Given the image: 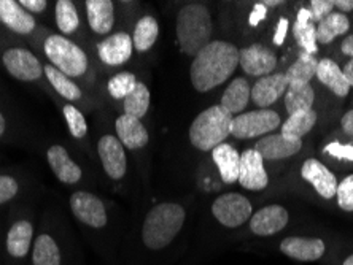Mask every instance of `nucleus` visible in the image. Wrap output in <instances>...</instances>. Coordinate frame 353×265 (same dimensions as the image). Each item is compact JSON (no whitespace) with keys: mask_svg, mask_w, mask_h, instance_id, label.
Segmentation results:
<instances>
[{"mask_svg":"<svg viewBox=\"0 0 353 265\" xmlns=\"http://www.w3.org/2000/svg\"><path fill=\"white\" fill-rule=\"evenodd\" d=\"M51 65L67 76H81L88 70V56L79 45L62 35H50L43 45Z\"/></svg>","mask_w":353,"mask_h":265,"instance_id":"nucleus-5","label":"nucleus"},{"mask_svg":"<svg viewBox=\"0 0 353 265\" xmlns=\"http://www.w3.org/2000/svg\"><path fill=\"white\" fill-rule=\"evenodd\" d=\"M56 23L62 34H74L80 25L79 12L74 2L70 0H59L56 3Z\"/></svg>","mask_w":353,"mask_h":265,"instance_id":"nucleus-36","label":"nucleus"},{"mask_svg":"<svg viewBox=\"0 0 353 265\" xmlns=\"http://www.w3.org/2000/svg\"><path fill=\"white\" fill-rule=\"evenodd\" d=\"M301 175L305 181L314 186L315 191L323 197V199H333L337 191V180L334 173L325 167L320 160L307 159L301 169Z\"/></svg>","mask_w":353,"mask_h":265,"instance_id":"nucleus-14","label":"nucleus"},{"mask_svg":"<svg viewBox=\"0 0 353 265\" xmlns=\"http://www.w3.org/2000/svg\"><path fill=\"white\" fill-rule=\"evenodd\" d=\"M214 23L205 5L191 3L180 10L176 17V40L186 56H197L210 43Z\"/></svg>","mask_w":353,"mask_h":265,"instance_id":"nucleus-2","label":"nucleus"},{"mask_svg":"<svg viewBox=\"0 0 353 265\" xmlns=\"http://www.w3.org/2000/svg\"><path fill=\"white\" fill-rule=\"evenodd\" d=\"M344 265H353V254L352 256H349L345 259V262H344Z\"/></svg>","mask_w":353,"mask_h":265,"instance_id":"nucleus-51","label":"nucleus"},{"mask_svg":"<svg viewBox=\"0 0 353 265\" xmlns=\"http://www.w3.org/2000/svg\"><path fill=\"white\" fill-rule=\"evenodd\" d=\"M43 74L46 75V78H48L51 86H53L62 97L67 98V100H79V98H81L80 87L77 86L69 76L56 69V67L45 65Z\"/></svg>","mask_w":353,"mask_h":265,"instance_id":"nucleus-34","label":"nucleus"},{"mask_svg":"<svg viewBox=\"0 0 353 265\" xmlns=\"http://www.w3.org/2000/svg\"><path fill=\"white\" fill-rule=\"evenodd\" d=\"M314 100L315 94L310 85H290L285 94V108L292 116L294 113L312 110Z\"/></svg>","mask_w":353,"mask_h":265,"instance_id":"nucleus-28","label":"nucleus"},{"mask_svg":"<svg viewBox=\"0 0 353 265\" xmlns=\"http://www.w3.org/2000/svg\"><path fill=\"white\" fill-rule=\"evenodd\" d=\"M19 5L28 13H41V12H45L46 5L48 3H46L45 0H21Z\"/></svg>","mask_w":353,"mask_h":265,"instance_id":"nucleus-43","label":"nucleus"},{"mask_svg":"<svg viewBox=\"0 0 353 265\" xmlns=\"http://www.w3.org/2000/svg\"><path fill=\"white\" fill-rule=\"evenodd\" d=\"M0 23L19 35H28L35 29L32 14L14 0H0Z\"/></svg>","mask_w":353,"mask_h":265,"instance_id":"nucleus-20","label":"nucleus"},{"mask_svg":"<svg viewBox=\"0 0 353 265\" xmlns=\"http://www.w3.org/2000/svg\"><path fill=\"white\" fill-rule=\"evenodd\" d=\"M268 14V7L264 3H256L255 8H253V12L250 14V19H248V23L250 25H258L261 21L266 18Z\"/></svg>","mask_w":353,"mask_h":265,"instance_id":"nucleus-45","label":"nucleus"},{"mask_svg":"<svg viewBox=\"0 0 353 265\" xmlns=\"http://www.w3.org/2000/svg\"><path fill=\"white\" fill-rule=\"evenodd\" d=\"M325 243L320 238L288 237L280 243V251L285 256L303 262H314L325 254Z\"/></svg>","mask_w":353,"mask_h":265,"instance_id":"nucleus-15","label":"nucleus"},{"mask_svg":"<svg viewBox=\"0 0 353 265\" xmlns=\"http://www.w3.org/2000/svg\"><path fill=\"white\" fill-rule=\"evenodd\" d=\"M2 64L19 81H37L43 75L39 57L26 48H8L2 54Z\"/></svg>","mask_w":353,"mask_h":265,"instance_id":"nucleus-8","label":"nucleus"},{"mask_svg":"<svg viewBox=\"0 0 353 265\" xmlns=\"http://www.w3.org/2000/svg\"><path fill=\"white\" fill-rule=\"evenodd\" d=\"M325 153H330L334 158L353 160V147L350 145H339V143H330L328 147L325 148Z\"/></svg>","mask_w":353,"mask_h":265,"instance_id":"nucleus-42","label":"nucleus"},{"mask_svg":"<svg viewBox=\"0 0 353 265\" xmlns=\"http://www.w3.org/2000/svg\"><path fill=\"white\" fill-rule=\"evenodd\" d=\"M280 3H282V2H266L264 5H266V7H268V5H271V7H277V5H280Z\"/></svg>","mask_w":353,"mask_h":265,"instance_id":"nucleus-52","label":"nucleus"},{"mask_svg":"<svg viewBox=\"0 0 353 265\" xmlns=\"http://www.w3.org/2000/svg\"><path fill=\"white\" fill-rule=\"evenodd\" d=\"M212 158L220 170L221 180L228 184H232L239 181V173H241V154L237 153L234 147L228 143H221L212 151Z\"/></svg>","mask_w":353,"mask_h":265,"instance_id":"nucleus-23","label":"nucleus"},{"mask_svg":"<svg viewBox=\"0 0 353 265\" xmlns=\"http://www.w3.org/2000/svg\"><path fill=\"white\" fill-rule=\"evenodd\" d=\"M334 0H312L310 2V13H312V21H323L328 14L333 13Z\"/></svg>","mask_w":353,"mask_h":265,"instance_id":"nucleus-41","label":"nucleus"},{"mask_svg":"<svg viewBox=\"0 0 353 265\" xmlns=\"http://www.w3.org/2000/svg\"><path fill=\"white\" fill-rule=\"evenodd\" d=\"M150 98H152V94H150L147 85H143V83H137L136 89L124 98V105H123L124 114L142 119L148 112Z\"/></svg>","mask_w":353,"mask_h":265,"instance_id":"nucleus-35","label":"nucleus"},{"mask_svg":"<svg viewBox=\"0 0 353 265\" xmlns=\"http://www.w3.org/2000/svg\"><path fill=\"white\" fill-rule=\"evenodd\" d=\"M310 19H312L310 10L301 8L293 25V34L296 41L304 50V53L314 56L319 48H316V28L310 23Z\"/></svg>","mask_w":353,"mask_h":265,"instance_id":"nucleus-27","label":"nucleus"},{"mask_svg":"<svg viewBox=\"0 0 353 265\" xmlns=\"http://www.w3.org/2000/svg\"><path fill=\"white\" fill-rule=\"evenodd\" d=\"M280 126V116L272 110H261L241 113L232 119L231 135L239 140L253 138L275 131Z\"/></svg>","mask_w":353,"mask_h":265,"instance_id":"nucleus-6","label":"nucleus"},{"mask_svg":"<svg viewBox=\"0 0 353 265\" xmlns=\"http://www.w3.org/2000/svg\"><path fill=\"white\" fill-rule=\"evenodd\" d=\"M5 129H7V121H5L2 112H0V137L5 134Z\"/></svg>","mask_w":353,"mask_h":265,"instance_id":"nucleus-50","label":"nucleus"},{"mask_svg":"<svg viewBox=\"0 0 353 265\" xmlns=\"http://www.w3.org/2000/svg\"><path fill=\"white\" fill-rule=\"evenodd\" d=\"M86 14L90 28L99 35H105L115 24V7L110 0H88Z\"/></svg>","mask_w":353,"mask_h":265,"instance_id":"nucleus-22","label":"nucleus"},{"mask_svg":"<svg viewBox=\"0 0 353 265\" xmlns=\"http://www.w3.org/2000/svg\"><path fill=\"white\" fill-rule=\"evenodd\" d=\"M186 213L179 204H161L148 211L145 218L142 238L150 249H163L170 245L185 224Z\"/></svg>","mask_w":353,"mask_h":265,"instance_id":"nucleus-3","label":"nucleus"},{"mask_svg":"<svg viewBox=\"0 0 353 265\" xmlns=\"http://www.w3.org/2000/svg\"><path fill=\"white\" fill-rule=\"evenodd\" d=\"M316 123V113L314 110L299 112L290 116L282 126V135L288 138H303L312 131Z\"/></svg>","mask_w":353,"mask_h":265,"instance_id":"nucleus-33","label":"nucleus"},{"mask_svg":"<svg viewBox=\"0 0 353 265\" xmlns=\"http://www.w3.org/2000/svg\"><path fill=\"white\" fill-rule=\"evenodd\" d=\"M334 7L341 8L342 12H352L353 0H334Z\"/></svg>","mask_w":353,"mask_h":265,"instance_id":"nucleus-48","label":"nucleus"},{"mask_svg":"<svg viewBox=\"0 0 353 265\" xmlns=\"http://www.w3.org/2000/svg\"><path fill=\"white\" fill-rule=\"evenodd\" d=\"M288 89V81L285 74H274L259 78L252 89V98L258 107H271Z\"/></svg>","mask_w":353,"mask_h":265,"instance_id":"nucleus-18","label":"nucleus"},{"mask_svg":"<svg viewBox=\"0 0 353 265\" xmlns=\"http://www.w3.org/2000/svg\"><path fill=\"white\" fill-rule=\"evenodd\" d=\"M62 113H64V118L67 121V126H69L72 137L74 138L86 137L88 124H86L85 116H83L79 108L70 105V103H67V105H64V108H62Z\"/></svg>","mask_w":353,"mask_h":265,"instance_id":"nucleus-38","label":"nucleus"},{"mask_svg":"<svg viewBox=\"0 0 353 265\" xmlns=\"http://www.w3.org/2000/svg\"><path fill=\"white\" fill-rule=\"evenodd\" d=\"M137 78L134 76L129 72H121V74H117L108 80V92L113 98H126L131 92L136 89L137 86Z\"/></svg>","mask_w":353,"mask_h":265,"instance_id":"nucleus-37","label":"nucleus"},{"mask_svg":"<svg viewBox=\"0 0 353 265\" xmlns=\"http://www.w3.org/2000/svg\"><path fill=\"white\" fill-rule=\"evenodd\" d=\"M117 135L123 147L128 149L143 148L148 143V132L142 121L129 114H123L117 119Z\"/></svg>","mask_w":353,"mask_h":265,"instance_id":"nucleus-21","label":"nucleus"},{"mask_svg":"<svg viewBox=\"0 0 353 265\" xmlns=\"http://www.w3.org/2000/svg\"><path fill=\"white\" fill-rule=\"evenodd\" d=\"M316 67H319V62H316L312 54H301L298 59H296L292 67L287 70L285 78H287L288 86L290 85H309V81L316 75Z\"/></svg>","mask_w":353,"mask_h":265,"instance_id":"nucleus-30","label":"nucleus"},{"mask_svg":"<svg viewBox=\"0 0 353 265\" xmlns=\"http://www.w3.org/2000/svg\"><path fill=\"white\" fill-rule=\"evenodd\" d=\"M341 126L344 129V132H347L349 135H353V110L347 112L344 116H342Z\"/></svg>","mask_w":353,"mask_h":265,"instance_id":"nucleus-46","label":"nucleus"},{"mask_svg":"<svg viewBox=\"0 0 353 265\" xmlns=\"http://www.w3.org/2000/svg\"><path fill=\"white\" fill-rule=\"evenodd\" d=\"M239 183L248 191H261L269 184L268 171L264 169V159L258 151L245 149L241 154V173Z\"/></svg>","mask_w":353,"mask_h":265,"instance_id":"nucleus-11","label":"nucleus"},{"mask_svg":"<svg viewBox=\"0 0 353 265\" xmlns=\"http://www.w3.org/2000/svg\"><path fill=\"white\" fill-rule=\"evenodd\" d=\"M70 210L77 220L92 229L107 224V211L97 195L86 191L74 192L70 195Z\"/></svg>","mask_w":353,"mask_h":265,"instance_id":"nucleus-9","label":"nucleus"},{"mask_svg":"<svg viewBox=\"0 0 353 265\" xmlns=\"http://www.w3.org/2000/svg\"><path fill=\"white\" fill-rule=\"evenodd\" d=\"M344 75H345V78H347V81H349V85L353 86V59L349 62V64L345 65Z\"/></svg>","mask_w":353,"mask_h":265,"instance_id":"nucleus-49","label":"nucleus"},{"mask_svg":"<svg viewBox=\"0 0 353 265\" xmlns=\"http://www.w3.org/2000/svg\"><path fill=\"white\" fill-rule=\"evenodd\" d=\"M34 265H61V251L58 243L48 233H41L32 246Z\"/></svg>","mask_w":353,"mask_h":265,"instance_id":"nucleus-31","label":"nucleus"},{"mask_svg":"<svg viewBox=\"0 0 353 265\" xmlns=\"http://www.w3.org/2000/svg\"><path fill=\"white\" fill-rule=\"evenodd\" d=\"M350 28V21L342 13H331L323 21H320L316 28V41L328 45L339 35L347 34Z\"/></svg>","mask_w":353,"mask_h":265,"instance_id":"nucleus-29","label":"nucleus"},{"mask_svg":"<svg viewBox=\"0 0 353 265\" xmlns=\"http://www.w3.org/2000/svg\"><path fill=\"white\" fill-rule=\"evenodd\" d=\"M159 35L158 21L152 17H143L137 21L132 35V45L139 53H145L157 43Z\"/></svg>","mask_w":353,"mask_h":265,"instance_id":"nucleus-32","label":"nucleus"},{"mask_svg":"<svg viewBox=\"0 0 353 265\" xmlns=\"http://www.w3.org/2000/svg\"><path fill=\"white\" fill-rule=\"evenodd\" d=\"M337 204L342 210L353 211V175H349L342 183L337 184Z\"/></svg>","mask_w":353,"mask_h":265,"instance_id":"nucleus-39","label":"nucleus"},{"mask_svg":"<svg viewBox=\"0 0 353 265\" xmlns=\"http://www.w3.org/2000/svg\"><path fill=\"white\" fill-rule=\"evenodd\" d=\"M46 159L56 178L65 184H75L81 180V169L70 159L69 153L61 145H53L46 153Z\"/></svg>","mask_w":353,"mask_h":265,"instance_id":"nucleus-19","label":"nucleus"},{"mask_svg":"<svg viewBox=\"0 0 353 265\" xmlns=\"http://www.w3.org/2000/svg\"><path fill=\"white\" fill-rule=\"evenodd\" d=\"M19 191L18 181L8 175H0V205L14 199Z\"/></svg>","mask_w":353,"mask_h":265,"instance_id":"nucleus-40","label":"nucleus"},{"mask_svg":"<svg viewBox=\"0 0 353 265\" xmlns=\"http://www.w3.org/2000/svg\"><path fill=\"white\" fill-rule=\"evenodd\" d=\"M34 226L29 221H17L7 233V251L14 259H23L32 245Z\"/></svg>","mask_w":353,"mask_h":265,"instance_id":"nucleus-24","label":"nucleus"},{"mask_svg":"<svg viewBox=\"0 0 353 265\" xmlns=\"http://www.w3.org/2000/svg\"><path fill=\"white\" fill-rule=\"evenodd\" d=\"M241 62V53L228 41H210L194 57L190 69L191 83L197 92H209L228 81Z\"/></svg>","mask_w":353,"mask_h":265,"instance_id":"nucleus-1","label":"nucleus"},{"mask_svg":"<svg viewBox=\"0 0 353 265\" xmlns=\"http://www.w3.org/2000/svg\"><path fill=\"white\" fill-rule=\"evenodd\" d=\"M316 76L323 83L325 86H328L336 96L345 97L350 91V85L347 81L344 75V70L331 59H321L319 61V67H316Z\"/></svg>","mask_w":353,"mask_h":265,"instance_id":"nucleus-26","label":"nucleus"},{"mask_svg":"<svg viewBox=\"0 0 353 265\" xmlns=\"http://www.w3.org/2000/svg\"><path fill=\"white\" fill-rule=\"evenodd\" d=\"M250 98L252 87L248 85V81L245 78H236V80H232L230 83V86L226 87L225 94L221 97L220 105L234 116V114H241L245 110Z\"/></svg>","mask_w":353,"mask_h":265,"instance_id":"nucleus-25","label":"nucleus"},{"mask_svg":"<svg viewBox=\"0 0 353 265\" xmlns=\"http://www.w3.org/2000/svg\"><path fill=\"white\" fill-rule=\"evenodd\" d=\"M252 204L247 197H243L237 192H230L218 197L212 205V213L216 218V221L225 227H239L243 222L250 220L252 216Z\"/></svg>","mask_w":353,"mask_h":265,"instance_id":"nucleus-7","label":"nucleus"},{"mask_svg":"<svg viewBox=\"0 0 353 265\" xmlns=\"http://www.w3.org/2000/svg\"><path fill=\"white\" fill-rule=\"evenodd\" d=\"M234 116L221 105L209 107L197 114L190 127V142L201 151H214L231 135Z\"/></svg>","mask_w":353,"mask_h":265,"instance_id":"nucleus-4","label":"nucleus"},{"mask_svg":"<svg viewBox=\"0 0 353 265\" xmlns=\"http://www.w3.org/2000/svg\"><path fill=\"white\" fill-rule=\"evenodd\" d=\"M342 53L347 56H352L353 59V34L342 41Z\"/></svg>","mask_w":353,"mask_h":265,"instance_id":"nucleus-47","label":"nucleus"},{"mask_svg":"<svg viewBox=\"0 0 353 265\" xmlns=\"http://www.w3.org/2000/svg\"><path fill=\"white\" fill-rule=\"evenodd\" d=\"M242 70L252 76H268L277 67V56L266 46L255 43L239 51Z\"/></svg>","mask_w":353,"mask_h":265,"instance_id":"nucleus-12","label":"nucleus"},{"mask_svg":"<svg viewBox=\"0 0 353 265\" xmlns=\"http://www.w3.org/2000/svg\"><path fill=\"white\" fill-rule=\"evenodd\" d=\"M303 148L301 138H288L282 134L266 135L255 145V151L263 159H285L290 158Z\"/></svg>","mask_w":353,"mask_h":265,"instance_id":"nucleus-17","label":"nucleus"},{"mask_svg":"<svg viewBox=\"0 0 353 265\" xmlns=\"http://www.w3.org/2000/svg\"><path fill=\"white\" fill-rule=\"evenodd\" d=\"M288 25H290V23L287 18H282L279 21L277 29H275V34H274V43L277 46L283 45L285 37H287V32H288Z\"/></svg>","mask_w":353,"mask_h":265,"instance_id":"nucleus-44","label":"nucleus"},{"mask_svg":"<svg viewBox=\"0 0 353 265\" xmlns=\"http://www.w3.org/2000/svg\"><path fill=\"white\" fill-rule=\"evenodd\" d=\"M97 153L103 165V170H105V173L112 180H121L126 175V153H124V147L118 137L103 135L97 143Z\"/></svg>","mask_w":353,"mask_h":265,"instance_id":"nucleus-10","label":"nucleus"},{"mask_svg":"<svg viewBox=\"0 0 353 265\" xmlns=\"http://www.w3.org/2000/svg\"><path fill=\"white\" fill-rule=\"evenodd\" d=\"M132 39L126 32L113 34L97 45V54L107 65H123L132 56Z\"/></svg>","mask_w":353,"mask_h":265,"instance_id":"nucleus-13","label":"nucleus"},{"mask_svg":"<svg viewBox=\"0 0 353 265\" xmlns=\"http://www.w3.org/2000/svg\"><path fill=\"white\" fill-rule=\"evenodd\" d=\"M288 224V211L280 205L264 206L253 215L250 229L259 237H269Z\"/></svg>","mask_w":353,"mask_h":265,"instance_id":"nucleus-16","label":"nucleus"}]
</instances>
